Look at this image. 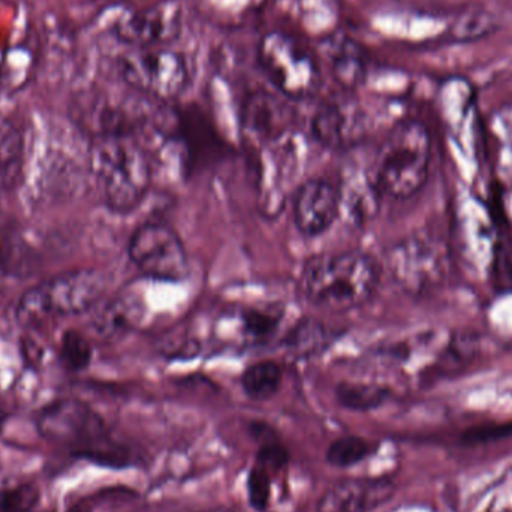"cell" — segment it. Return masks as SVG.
<instances>
[{
    "instance_id": "21",
    "label": "cell",
    "mask_w": 512,
    "mask_h": 512,
    "mask_svg": "<svg viewBox=\"0 0 512 512\" xmlns=\"http://www.w3.org/2000/svg\"><path fill=\"white\" fill-rule=\"evenodd\" d=\"M478 351L477 337L472 333L459 334L456 339L448 343L445 354L438 361L436 376L453 375L465 369L466 364L474 360Z\"/></svg>"
},
{
    "instance_id": "20",
    "label": "cell",
    "mask_w": 512,
    "mask_h": 512,
    "mask_svg": "<svg viewBox=\"0 0 512 512\" xmlns=\"http://www.w3.org/2000/svg\"><path fill=\"white\" fill-rule=\"evenodd\" d=\"M375 450V445L369 439L355 435L343 436L331 442L325 453V460L333 468L348 469L369 459Z\"/></svg>"
},
{
    "instance_id": "26",
    "label": "cell",
    "mask_w": 512,
    "mask_h": 512,
    "mask_svg": "<svg viewBox=\"0 0 512 512\" xmlns=\"http://www.w3.org/2000/svg\"><path fill=\"white\" fill-rule=\"evenodd\" d=\"M271 478L270 472L262 466H252L248 474V481H246V490H248L249 505L255 511L265 512L270 507L271 501Z\"/></svg>"
},
{
    "instance_id": "5",
    "label": "cell",
    "mask_w": 512,
    "mask_h": 512,
    "mask_svg": "<svg viewBox=\"0 0 512 512\" xmlns=\"http://www.w3.org/2000/svg\"><path fill=\"white\" fill-rule=\"evenodd\" d=\"M107 291L104 273L95 268L66 271L27 289L18 300L15 315L26 327L50 319L83 315L92 310Z\"/></svg>"
},
{
    "instance_id": "15",
    "label": "cell",
    "mask_w": 512,
    "mask_h": 512,
    "mask_svg": "<svg viewBox=\"0 0 512 512\" xmlns=\"http://www.w3.org/2000/svg\"><path fill=\"white\" fill-rule=\"evenodd\" d=\"M319 48L331 75L342 89L351 92L364 83L367 75L366 54L351 36L342 32L331 33Z\"/></svg>"
},
{
    "instance_id": "25",
    "label": "cell",
    "mask_w": 512,
    "mask_h": 512,
    "mask_svg": "<svg viewBox=\"0 0 512 512\" xmlns=\"http://www.w3.org/2000/svg\"><path fill=\"white\" fill-rule=\"evenodd\" d=\"M20 134L12 128L11 123L0 119V177L3 180L12 179V174L17 171L21 161Z\"/></svg>"
},
{
    "instance_id": "32",
    "label": "cell",
    "mask_w": 512,
    "mask_h": 512,
    "mask_svg": "<svg viewBox=\"0 0 512 512\" xmlns=\"http://www.w3.org/2000/svg\"><path fill=\"white\" fill-rule=\"evenodd\" d=\"M207 512H225V511L218 510V511H207Z\"/></svg>"
},
{
    "instance_id": "2",
    "label": "cell",
    "mask_w": 512,
    "mask_h": 512,
    "mask_svg": "<svg viewBox=\"0 0 512 512\" xmlns=\"http://www.w3.org/2000/svg\"><path fill=\"white\" fill-rule=\"evenodd\" d=\"M381 279L375 258L358 249L325 252L307 259L300 274V292L312 306L348 312L372 298Z\"/></svg>"
},
{
    "instance_id": "30",
    "label": "cell",
    "mask_w": 512,
    "mask_h": 512,
    "mask_svg": "<svg viewBox=\"0 0 512 512\" xmlns=\"http://www.w3.org/2000/svg\"><path fill=\"white\" fill-rule=\"evenodd\" d=\"M65 512H92V510H90L89 504H87V502L78 501L74 502L72 505H69Z\"/></svg>"
},
{
    "instance_id": "33",
    "label": "cell",
    "mask_w": 512,
    "mask_h": 512,
    "mask_svg": "<svg viewBox=\"0 0 512 512\" xmlns=\"http://www.w3.org/2000/svg\"><path fill=\"white\" fill-rule=\"evenodd\" d=\"M502 512H512V510H510V511H502Z\"/></svg>"
},
{
    "instance_id": "13",
    "label": "cell",
    "mask_w": 512,
    "mask_h": 512,
    "mask_svg": "<svg viewBox=\"0 0 512 512\" xmlns=\"http://www.w3.org/2000/svg\"><path fill=\"white\" fill-rule=\"evenodd\" d=\"M394 492L390 478H346L322 495L316 512H372L388 504Z\"/></svg>"
},
{
    "instance_id": "27",
    "label": "cell",
    "mask_w": 512,
    "mask_h": 512,
    "mask_svg": "<svg viewBox=\"0 0 512 512\" xmlns=\"http://www.w3.org/2000/svg\"><path fill=\"white\" fill-rule=\"evenodd\" d=\"M291 456L285 445L277 438L261 442L256 451V465L262 466L268 472H279L288 466Z\"/></svg>"
},
{
    "instance_id": "10",
    "label": "cell",
    "mask_w": 512,
    "mask_h": 512,
    "mask_svg": "<svg viewBox=\"0 0 512 512\" xmlns=\"http://www.w3.org/2000/svg\"><path fill=\"white\" fill-rule=\"evenodd\" d=\"M182 11L177 3L165 2L153 8L132 12L114 26V36L129 50L167 47L179 38Z\"/></svg>"
},
{
    "instance_id": "18",
    "label": "cell",
    "mask_w": 512,
    "mask_h": 512,
    "mask_svg": "<svg viewBox=\"0 0 512 512\" xmlns=\"http://www.w3.org/2000/svg\"><path fill=\"white\" fill-rule=\"evenodd\" d=\"M337 403L352 412H370L381 408L390 399V390L364 382H340L334 390Z\"/></svg>"
},
{
    "instance_id": "31",
    "label": "cell",
    "mask_w": 512,
    "mask_h": 512,
    "mask_svg": "<svg viewBox=\"0 0 512 512\" xmlns=\"http://www.w3.org/2000/svg\"><path fill=\"white\" fill-rule=\"evenodd\" d=\"M3 424H5V420H3L2 417H0V432H2Z\"/></svg>"
},
{
    "instance_id": "17",
    "label": "cell",
    "mask_w": 512,
    "mask_h": 512,
    "mask_svg": "<svg viewBox=\"0 0 512 512\" xmlns=\"http://www.w3.org/2000/svg\"><path fill=\"white\" fill-rule=\"evenodd\" d=\"M282 379V367L276 361H258L243 372V391L255 402H267L279 393Z\"/></svg>"
},
{
    "instance_id": "24",
    "label": "cell",
    "mask_w": 512,
    "mask_h": 512,
    "mask_svg": "<svg viewBox=\"0 0 512 512\" xmlns=\"http://www.w3.org/2000/svg\"><path fill=\"white\" fill-rule=\"evenodd\" d=\"M41 504V489L33 481L0 490V512H33Z\"/></svg>"
},
{
    "instance_id": "19",
    "label": "cell",
    "mask_w": 512,
    "mask_h": 512,
    "mask_svg": "<svg viewBox=\"0 0 512 512\" xmlns=\"http://www.w3.org/2000/svg\"><path fill=\"white\" fill-rule=\"evenodd\" d=\"M334 339L331 330L318 321H303L286 336L285 345L292 355L312 357L324 351Z\"/></svg>"
},
{
    "instance_id": "22",
    "label": "cell",
    "mask_w": 512,
    "mask_h": 512,
    "mask_svg": "<svg viewBox=\"0 0 512 512\" xmlns=\"http://www.w3.org/2000/svg\"><path fill=\"white\" fill-rule=\"evenodd\" d=\"M93 349L80 331H66L60 340L59 361L68 372H81L89 367Z\"/></svg>"
},
{
    "instance_id": "7",
    "label": "cell",
    "mask_w": 512,
    "mask_h": 512,
    "mask_svg": "<svg viewBox=\"0 0 512 512\" xmlns=\"http://www.w3.org/2000/svg\"><path fill=\"white\" fill-rule=\"evenodd\" d=\"M119 72L129 87L158 101L179 98L191 80L186 57L168 47L126 51Z\"/></svg>"
},
{
    "instance_id": "4",
    "label": "cell",
    "mask_w": 512,
    "mask_h": 512,
    "mask_svg": "<svg viewBox=\"0 0 512 512\" xmlns=\"http://www.w3.org/2000/svg\"><path fill=\"white\" fill-rule=\"evenodd\" d=\"M430 161L429 131L417 120H406L394 126L379 147L370 179L379 195L408 200L426 185Z\"/></svg>"
},
{
    "instance_id": "14",
    "label": "cell",
    "mask_w": 512,
    "mask_h": 512,
    "mask_svg": "<svg viewBox=\"0 0 512 512\" xmlns=\"http://www.w3.org/2000/svg\"><path fill=\"white\" fill-rule=\"evenodd\" d=\"M291 123V108L282 99L264 89L246 93L242 104V125L256 140H279Z\"/></svg>"
},
{
    "instance_id": "23",
    "label": "cell",
    "mask_w": 512,
    "mask_h": 512,
    "mask_svg": "<svg viewBox=\"0 0 512 512\" xmlns=\"http://www.w3.org/2000/svg\"><path fill=\"white\" fill-rule=\"evenodd\" d=\"M279 313L271 310L249 309L239 315V327L242 328L245 342L258 343L270 339L279 324Z\"/></svg>"
},
{
    "instance_id": "28",
    "label": "cell",
    "mask_w": 512,
    "mask_h": 512,
    "mask_svg": "<svg viewBox=\"0 0 512 512\" xmlns=\"http://www.w3.org/2000/svg\"><path fill=\"white\" fill-rule=\"evenodd\" d=\"M512 436L511 423L487 424L474 429L466 430L462 435V442L466 445L489 444V442L501 441Z\"/></svg>"
},
{
    "instance_id": "11",
    "label": "cell",
    "mask_w": 512,
    "mask_h": 512,
    "mask_svg": "<svg viewBox=\"0 0 512 512\" xmlns=\"http://www.w3.org/2000/svg\"><path fill=\"white\" fill-rule=\"evenodd\" d=\"M342 209L340 186L324 177L307 180L295 192L292 216L298 233L318 237L327 233Z\"/></svg>"
},
{
    "instance_id": "12",
    "label": "cell",
    "mask_w": 512,
    "mask_h": 512,
    "mask_svg": "<svg viewBox=\"0 0 512 512\" xmlns=\"http://www.w3.org/2000/svg\"><path fill=\"white\" fill-rule=\"evenodd\" d=\"M310 132L324 149L337 152L352 149L363 140V117L351 101L327 99L312 114Z\"/></svg>"
},
{
    "instance_id": "3",
    "label": "cell",
    "mask_w": 512,
    "mask_h": 512,
    "mask_svg": "<svg viewBox=\"0 0 512 512\" xmlns=\"http://www.w3.org/2000/svg\"><path fill=\"white\" fill-rule=\"evenodd\" d=\"M92 165L102 198L113 212H134L149 194L152 165L135 132L96 135Z\"/></svg>"
},
{
    "instance_id": "6",
    "label": "cell",
    "mask_w": 512,
    "mask_h": 512,
    "mask_svg": "<svg viewBox=\"0 0 512 512\" xmlns=\"http://www.w3.org/2000/svg\"><path fill=\"white\" fill-rule=\"evenodd\" d=\"M258 63L274 89L289 99H307L321 87V69L309 48L282 32L259 41Z\"/></svg>"
},
{
    "instance_id": "16",
    "label": "cell",
    "mask_w": 512,
    "mask_h": 512,
    "mask_svg": "<svg viewBox=\"0 0 512 512\" xmlns=\"http://www.w3.org/2000/svg\"><path fill=\"white\" fill-rule=\"evenodd\" d=\"M140 319V306L131 297L110 301L95 321V331L102 339H114L132 330Z\"/></svg>"
},
{
    "instance_id": "9",
    "label": "cell",
    "mask_w": 512,
    "mask_h": 512,
    "mask_svg": "<svg viewBox=\"0 0 512 512\" xmlns=\"http://www.w3.org/2000/svg\"><path fill=\"white\" fill-rule=\"evenodd\" d=\"M387 267L397 285L411 294L432 288L442 276V259L429 240L409 237L396 243L387 254Z\"/></svg>"
},
{
    "instance_id": "8",
    "label": "cell",
    "mask_w": 512,
    "mask_h": 512,
    "mask_svg": "<svg viewBox=\"0 0 512 512\" xmlns=\"http://www.w3.org/2000/svg\"><path fill=\"white\" fill-rule=\"evenodd\" d=\"M128 255L144 276L162 282H183L191 271L179 234L162 222L140 225L129 240Z\"/></svg>"
},
{
    "instance_id": "29",
    "label": "cell",
    "mask_w": 512,
    "mask_h": 512,
    "mask_svg": "<svg viewBox=\"0 0 512 512\" xmlns=\"http://www.w3.org/2000/svg\"><path fill=\"white\" fill-rule=\"evenodd\" d=\"M493 23L490 18L484 17L483 14L466 15L462 21L453 27L454 39L460 41H471V39L480 38L492 32Z\"/></svg>"
},
{
    "instance_id": "1",
    "label": "cell",
    "mask_w": 512,
    "mask_h": 512,
    "mask_svg": "<svg viewBox=\"0 0 512 512\" xmlns=\"http://www.w3.org/2000/svg\"><path fill=\"white\" fill-rule=\"evenodd\" d=\"M41 438L63 448L72 459L99 468L125 471L143 463V454L114 435L104 418L78 399H56L35 415Z\"/></svg>"
}]
</instances>
